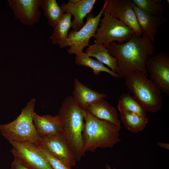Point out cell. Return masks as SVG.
I'll return each mask as SVG.
<instances>
[{
	"label": "cell",
	"mask_w": 169,
	"mask_h": 169,
	"mask_svg": "<svg viewBox=\"0 0 169 169\" xmlns=\"http://www.w3.org/2000/svg\"><path fill=\"white\" fill-rule=\"evenodd\" d=\"M110 54L116 59V71L119 78L138 71L148 76L146 63L148 59L155 54V45L146 37L135 33L128 41L121 44L116 42L106 47Z\"/></svg>",
	"instance_id": "obj_1"
},
{
	"label": "cell",
	"mask_w": 169,
	"mask_h": 169,
	"mask_svg": "<svg viewBox=\"0 0 169 169\" xmlns=\"http://www.w3.org/2000/svg\"><path fill=\"white\" fill-rule=\"evenodd\" d=\"M85 111L79 106L73 96H69L64 100L58 115L61 121L63 133L77 161H80L85 154L82 133Z\"/></svg>",
	"instance_id": "obj_2"
},
{
	"label": "cell",
	"mask_w": 169,
	"mask_h": 169,
	"mask_svg": "<svg viewBox=\"0 0 169 169\" xmlns=\"http://www.w3.org/2000/svg\"><path fill=\"white\" fill-rule=\"evenodd\" d=\"M121 127L95 118L86 110L82 133L84 152H94L99 148H112L121 141Z\"/></svg>",
	"instance_id": "obj_3"
},
{
	"label": "cell",
	"mask_w": 169,
	"mask_h": 169,
	"mask_svg": "<svg viewBox=\"0 0 169 169\" xmlns=\"http://www.w3.org/2000/svg\"><path fill=\"white\" fill-rule=\"evenodd\" d=\"M123 78L125 85L133 94V97L146 112L155 113L161 110L163 104L161 91L150 78L138 71Z\"/></svg>",
	"instance_id": "obj_4"
},
{
	"label": "cell",
	"mask_w": 169,
	"mask_h": 169,
	"mask_svg": "<svg viewBox=\"0 0 169 169\" xmlns=\"http://www.w3.org/2000/svg\"><path fill=\"white\" fill-rule=\"evenodd\" d=\"M35 101V98L31 99L13 121L0 124L1 134L9 141L32 143L39 146L40 137L33 121Z\"/></svg>",
	"instance_id": "obj_5"
},
{
	"label": "cell",
	"mask_w": 169,
	"mask_h": 169,
	"mask_svg": "<svg viewBox=\"0 0 169 169\" xmlns=\"http://www.w3.org/2000/svg\"><path fill=\"white\" fill-rule=\"evenodd\" d=\"M103 14L100 26L94 37L95 44L102 45L105 47L114 42L123 44L130 40L135 33L131 28L116 18L104 12Z\"/></svg>",
	"instance_id": "obj_6"
},
{
	"label": "cell",
	"mask_w": 169,
	"mask_h": 169,
	"mask_svg": "<svg viewBox=\"0 0 169 169\" xmlns=\"http://www.w3.org/2000/svg\"><path fill=\"white\" fill-rule=\"evenodd\" d=\"M107 3V0H105L102 8L96 16L89 13L86 17V23L80 29L70 31L65 41L59 46L60 48L69 46L67 50L69 54L77 55L83 52L84 49L90 45V38L96 33Z\"/></svg>",
	"instance_id": "obj_7"
},
{
	"label": "cell",
	"mask_w": 169,
	"mask_h": 169,
	"mask_svg": "<svg viewBox=\"0 0 169 169\" xmlns=\"http://www.w3.org/2000/svg\"><path fill=\"white\" fill-rule=\"evenodd\" d=\"M9 142L13 147L11 152L25 166L29 169H53L39 146L32 143Z\"/></svg>",
	"instance_id": "obj_8"
},
{
	"label": "cell",
	"mask_w": 169,
	"mask_h": 169,
	"mask_svg": "<svg viewBox=\"0 0 169 169\" xmlns=\"http://www.w3.org/2000/svg\"><path fill=\"white\" fill-rule=\"evenodd\" d=\"M150 78L161 91L169 95V54L161 51L150 56L146 63Z\"/></svg>",
	"instance_id": "obj_9"
},
{
	"label": "cell",
	"mask_w": 169,
	"mask_h": 169,
	"mask_svg": "<svg viewBox=\"0 0 169 169\" xmlns=\"http://www.w3.org/2000/svg\"><path fill=\"white\" fill-rule=\"evenodd\" d=\"M39 146L70 167L75 165L76 157L63 133L40 137Z\"/></svg>",
	"instance_id": "obj_10"
},
{
	"label": "cell",
	"mask_w": 169,
	"mask_h": 169,
	"mask_svg": "<svg viewBox=\"0 0 169 169\" xmlns=\"http://www.w3.org/2000/svg\"><path fill=\"white\" fill-rule=\"evenodd\" d=\"M104 12L124 23L137 35L140 36L142 34L131 0H107Z\"/></svg>",
	"instance_id": "obj_11"
},
{
	"label": "cell",
	"mask_w": 169,
	"mask_h": 169,
	"mask_svg": "<svg viewBox=\"0 0 169 169\" xmlns=\"http://www.w3.org/2000/svg\"><path fill=\"white\" fill-rule=\"evenodd\" d=\"M41 0H8L15 18L24 25L32 26L38 23L41 15Z\"/></svg>",
	"instance_id": "obj_12"
},
{
	"label": "cell",
	"mask_w": 169,
	"mask_h": 169,
	"mask_svg": "<svg viewBox=\"0 0 169 169\" xmlns=\"http://www.w3.org/2000/svg\"><path fill=\"white\" fill-rule=\"evenodd\" d=\"M133 9L143 36L146 37L155 45V37L160 26L167 21V18L161 16L149 14L132 3Z\"/></svg>",
	"instance_id": "obj_13"
},
{
	"label": "cell",
	"mask_w": 169,
	"mask_h": 169,
	"mask_svg": "<svg viewBox=\"0 0 169 169\" xmlns=\"http://www.w3.org/2000/svg\"><path fill=\"white\" fill-rule=\"evenodd\" d=\"M96 0H79L75 3L69 2L61 5L64 13L73 16L71 28L73 31H77L84 25V19L92 10Z\"/></svg>",
	"instance_id": "obj_14"
},
{
	"label": "cell",
	"mask_w": 169,
	"mask_h": 169,
	"mask_svg": "<svg viewBox=\"0 0 169 169\" xmlns=\"http://www.w3.org/2000/svg\"><path fill=\"white\" fill-rule=\"evenodd\" d=\"M73 98L82 109H87L100 100L107 97V95L92 90L83 84L78 79L75 78Z\"/></svg>",
	"instance_id": "obj_15"
},
{
	"label": "cell",
	"mask_w": 169,
	"mask_h": 169,
	"mask_svg": "<svg viewBox=\"0 0 169 169\" xmlns=\"http://www.w3.org/2000/svg\"><path fill=\"white\" fill-rule=\"evenodd\" d=\"M33 121L40 137L63 133L61 121L58 115L53 116L47 115L41 116L34 112Z\"/></svg>",
	"instance_id": "obj_16"
},
{
	"label": "cell",
	"mask_w": 169,
	"mask_h": 169,
	"mask_svg": "<svg viewBox=\"0 0 169 169\" xmlns=\"http://www.w3.org/2000/svg\"><path fill=\"white\" fill-rule=\"evenodd\" d=\"M86 111L100 120L121 127L117 109L102 99L88 108Z\"/></svg>",
	"instance_id": "obj_17"
},
{
	"label": "cell",
	"mask_w": 169,
	"mask_h": 169,
	"mask_svg": "<svg viewBox=\"0 0 169 169\" xmlns=\"http://www.w3.org/2000/svg\"><path fill=\"white\" fill-rule=\"evenodd\" d=\"M108 49L102 45L96 44L89 45L86 53L90 57L95 58L98 61L108 66L110 70L116 73L118 67L116 59L110 55Z\"/></svg>",
	"instance_id": "obj_18"
},
{
	"label": "cell",
	"mask_w": 169,
	"mask_h": 169,
	"mask_svg": "<svg viewBox=\"0 0 169 169\" xmlns=\"http://www.w3.org/2000/svg\"><path fill=\"white\" fill-rule=\"evenodd\" d=\"M120 116L125 127L132 133H136L143 130L149 121L147 116L128 111L120 112Z\"/></svg>",
	"instance_id": "obj_19"
},
{
	"label": "cell",
	"mask_w": 169,
	"mask_h": 169,
	"mask_svg": "<svg viewBox=\"0 0 169 169\" xmlns=\"http://www.w3.org/2000/svg\"><path fill=\"white\" fill-rule=\"evenodd\" d=\"M72 16L69 13L64 14L49 37V39L51 40L52 44H58L60 46L65 41L72 26Z\"/></svg>",
	"instance_id": "obj_20"
},
{
	"label": "cell",
	"mask_w": 169,
	"mask_h": 169,
	"mask_svg": "<svg viewBox=\"0 0 169 169\" xmlns=\"http://www.w3.org/2000/svg\"><path fill=\"white\" fill-rule=\"evenodd\" d=\"M40 7L48 24L54 28L64 13L61 7L56 0H41Z\"/></svg>",
	"instance_id": "obj_21"
},
{
	"label": "cell",
	"mask_w": 169,
	"mask_h": 169,
	"mask_svg": "<svg viewBox=\"0 0 169 169\" xmlns=\"http://www.w3.org/2000/svg\"><path fill=\"white\" fill-rule=\"evenodd\" d=\"M75 62L77 65L90 68L95 75H99L101 72H104L109 74L113 77L119 78L117 73L106 67L97 60L91 58L83 52L76 55Z\"/></svg>",
	"instance_id": "obj_22"
},
{
	"label": "cell",
	"mask_w": 169,
	"mask_h": 169,
	"mask_svg": "<svg viewBox=\"0 0 169 169\" xmlns=\"http://www.w3.org/2000/svg\"><path fill=\"white\" fill-rule=\"evenodd\" d=\"M120 112L128 111L147 116L146 112L140 103L129 94L123 93L120 96L117 105Z\"/></svg>",
	"instance_id": "obj_23"
},
{
	"label": "cell",
	"mask_w": 169,
	"mask_h": 169,
	"mask_svg": "<svg viewBox=\"0 0 169 169\" xmlns=\"http://www.w3.org/2000/svg\"><path fill=\"white\" fill-rule=\"evenodd\" d=\"M145 13L151 15H162L165 8L161 0H131Z\"/></svg>",
	"instance_id": "obj_24"
},
{
	"label": "cell",
	"mask_w": 169,
	"mask_h": 169,
	"mask_svg": "<svg viewBox=\"0 0 169 169\" xmlns=\"http://www.w3.org/2000/svg\"><path fill=\"white\" fill-rule=\"evenodd\" d=\"M39 147L41 152L53 169H71V168L49 153L45 149Z\"/></svg>",
	"instance_id": "obj_25"
},
{
	"label": "cell",
	"mask_w": 169,
	"mask_h": 169,
	"mask_svg": "<svg viewBox=\"0 0 169 169\" xmlns=\"http://www.w3.org/2000/svg\"><path fill=\"white\" fill-rule=\"evenodd\" d=\"M10 169H29L23 165L16 158L14 157Z\"/></svg>",
	"instance_id": "obj_26"
},
{
	"label": "cell",
	"mask_w": 169,
	"mask_h": 169,
	"mask_svg": "<svg viewBox=\"0 0 169 169\" xmlns=\"http://www.w3.org/2000/svg\"><path fill=\"white\" fill-rule=\"evenodd\" d=\"M157 145L159 146L164 149L169 150V144L163 142H157Z\"/></svg>",
	"instance_id": "obj_27"
},
{
	"label": "cell",
	"mask_w": 169,
	"mask_h": 169,
	"mask_svg": "<svg viewBox=\"0 0 169 169\" xmlns=\"http://www.w3.org/2000/svg\"><path fill=\"white\" fill-rule=\"evenodd\" d=\"M105 169H116L114 167L112 168L109 164H106L105 166Z\"/></svg>",
	"instance_id": "obj_28"
}]
</instances>
